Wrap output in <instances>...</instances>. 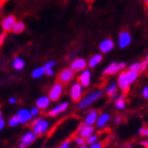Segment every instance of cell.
I'll list each match as a JSON object with an SVG mask.
<instances>
[{
	"label": "cell",
	"mask_w": 148,
	"mask_h": 148,
	"mask_svg": "<svg viewBox=\"0 0 148 148\" xmlns=\"http://www.w3.org/2000/svg\"><path fill=\"white\" fill-rule=\"evenodd\" d=\"M139 134L142 136H147V127H141L139 129Z\"/></svg>",
	"instance_id": "cell-33"
},
{
	"label": "cell",
	"mask_w": 148,
	"mask_h": 148,
	"mask_svg": "<svg viewBox=\"0 0 148 148\" xmlns=\"http://www.w3.org/2000/svg\"><path fill=\"white\" fill-rule=\"evenodd\" d=\"M37 139V136L33 131H28L25 132L23 136L20 138V142H19L18 148H27L31 144L35 142V140Z\"/></svg>",
	"instance_id": "cell-9"
},
{
	"label": "cell",
	"mask_w": 148,
	"mask_h": 148,
	"mask_svg": "<svg viewBox=\"0 0 148 148\" xmlns=\"http://www.w3.org/2000/svg\"><path fill=\"white\" fill-rule=\"evenodd\" d=\"M89 148H105V147H104V145H103V143L97 141L96 143H94V144H92V145H90Z\"/></svg>",
	"instance_id": "cell-34"
},
{
	"label": "cell",
	"mask_w": 148,
	"mask_h": 148,
	"mask_svg": "<svg viewBox=\"0 0 148 148\" xmlns=\"http://www.w3.org/2000/svg\"><path fill=\"white\" fill-rule=\"evenodd\" d=\"M70 145H71V141L70 140H66L57 148H70Z\"/></svg>",
	"instance_id": "cell-32"
},
{
	"label": "cell",
	"mask_w": 148,
	"mask_h": 148,
	"mask_svg": "<svg viewBox=\"0 0 148 148\" xmlns=\"http://www.w3.org/2000/svg\"><path fill=\"white\" fill-rule=\"evenodd\" d=\"M74 76H75V73L69 67V68L62 69V71L59 72L57 79H58V83H60L62 85L65 86V85H68L69 83H71L72 80L74 79Z\"/></svg>",
	"instance_id": "cell-8"
},
{
	"label": "cell",
	"mask_w": 148,
	"mask_h": 148,
	"mask_svg": "<svg viewBox=\"0 0 148 148\" xmlns=\"http://www.w3.org/2000/svg\"><path fill=\"white\" fill-rule=\"evenodd\" d=\"M25 23L22 21H17L15 23V25H14V28H13L12 32L13 33H15V34H20V33H22V32L25 31Z\"/></svg>",
	"instance_id": "cell-26"
},
{
	"label": "cell",
	"mask_w": 148,
	"mask_h": 148,
	"mask_svg": "<svg viewBox=\"0 0 148 148\" xmlns=\"http://www.w3.org/2000/svg\"><path fill=\"white\" fill-rule=\"evenodd\" d=\"M79 148H89L87 145H83V146H79Z\"/></svg>",
	"instance_id": "cell-42"
},
{
	"label": "cell",
	"mask_w": 148,
	"mask_h": 148,
	"mask_svg": "<svg viewBox=\"0 0 148 148\" xmlns=\"http://www.w3.org/2000/svg\"><path fill=\"white\" fill-rule=\"evenodd\" d=\"M145 60H146V62L148 64V52H147V54H146V58H145Z\"/></svg>",
	"instance_id": "cell-43"
},
{
	"label": "cell",
	"mask_w": 148,
	"mask_h": 148,
	"mask_svg": "<svg viewBox=\"0 0 148 148\" xmlns=\"http://www.w3.org/2000/svg\"><path fill=\"white\" fill-rule=\"evenodd\" d=\"M69 102L68 101H65V102H62L59 103V104H57L56 106H54L51 110H49V112H48V115L51 117H55L57 116V115H59V114H62V112H65L67 109L69 108Z\"/></svg>",
	"instance_id": "cell-11"
},
{
	"label": "cell",
	"mask_w": 148,
	"mask_h": 148,
	"mask_svg": "<svg viewBox=\"0 0 148 148\" xmlns=\"http://www.w3.org/2000/svg\"><path fill=\"white\" fill-rule=\"evenodd\" d=\"M4 126H5V122H4V120H3L2 117H0V131L4 128Z\"/></svg>",
	"instance_id": "cell-40"
},
{
	"label": "cell",
	"mask_w": 148,
	"mask_h": 148,
	"mask_svg": "<svg viewBox=\"0 0 148 148\" xmlns=\"http://www.w3.org/2000/svg\"><path fill=\"white\" fill-rule=\"evenodd\" d=\"M0 117H1V111H0Z\"/></svg>",
	"instance_id": "cell-46"
},
{
	"label": "cell",
	"mask_w": 148,
	"mask_h": 148,
	"mask_svg": "<svg viewBox=\"0 0 148 148\" xmlns=\"http://www.w3.org/2000/svg\"><path fill=\"white\" fill-rule=\"evenodd\" d=\"M141 146L144 148H148V139H145V140H142L141 142H140Z\"/></svg>",
	"instance_id": "cell-37"
},
{
	"label": "cell",
	"mask_w": 148,
	"mask_h": 148,
	"mask_svg": "<svg viewBox=\"0 0 148 148\" xmlns=\"http://www.w3.org/2000/svg\"><path fill=\"white\" fill-rule=\"evenodd\" d=\"M114 107L117 110H124L126 108V99L125 95H119L115 99V103H114Z\"/></svg>",
	"instance_id": "cell-23"
},
{
	"label": "cell",
	"mask_w": 148,
	"mask_h": 148,
	"mask_svg": "<svg viewBox=\"0 0 148 148\" xmlns=\"http://www.w3.org/2000/svg\"><path fill=\"white\" fill-rule=\"evenodd\" d=\"M12 66L16 71H21V70H23V68H25V62L21 57H15L12 62Z\"/></svg>",
	"instance_id": "cell-24"
},
{
	"label": "cell",
	"mask_w": 148,
	"mask_h": 148,
	"mask_svg": "<svg viewBox=\"0 0 148 148\" xmlns=\"http://www.w3.org/2000/svg\"><path fill=\"white\" fill-rule=\"evenodd\" d=\"M109 121H110V114L109 113L104 112V113L99 114V117H97L96 123H95L96 128H99V129H103V128H105V127L108 125Z\"/></svg>",
	"instance_id": "cell-20"
},
{
	"label": "cell",
	"mask_w": 148,
	"mask_h": 148,
	"mask_svg": "<svg viewBox=\"0 0 148 148\" xmlns=\"http://www.w3.org/2000/svg\"><path fill=\"white\" fill-rule=\"evenodd\" d=\"M70 99L73 101V102L77 103L79 101L82 97H83V94H84V87L80 85L78 82L76 83H73L70 87Z\"/></svg>",
	"instance_id": "cell-7"
},
{
	"label": "cell",
	"mask_w": 148,
	"mask_h": 148,
	"mask_svg": "<svg viewBox=\"0 0 148 148\" xmlns=\"http://www.w3.org/2000/svg\"><path fill=\"white\" fill-rule=\"evenodd\" d=\"M50 104H51V101L48 95H42L36 99V107L39 110H47L50 107Z\"/></svg>",
	"instance_id": "cell-21"
},
{
	"label": "cell",
	"mask_w": 148,
	"mask_h": 148,
	"mask_svg": "<svg viewBox=\"0 0 148 148\" xmlns=\"http://www.w3.org/2000/svg\"><path fill=\"white\" fill-rule=\"evenodd\" d=\"M43 75H46V70L43 67H38V68L34 69L33 71H32V77L33 78H40V77H42Z\"/></svg>",
	"instance_id": "cell-25"
},
{
	"label": "cell",
	"mask_w": 148,
	"mask_h": 148,
	"mask_svg": "<svg viewBox=\"0 0 148 148\" xmlns=\"http://www.w3.org/2000/svg\"><path fill=\"white\" fill-rule=\"evenodd\" d=\"M16 22H17V19H16L15 16H6L5 18H3L2 21H1V29L3 30L4 33H8V32L12 31Z\"/></svg>",
	"instance_id": "cell-13"
},
{
	"label": "cell",
	"mask_w": 148,
	"mask_h": 148,
	"mask_svg": "<svg viewBox=\"0 0 148 148\" xmlns=\"http://www.w3.org/2000/svg\"><path fill=\"white\" fill-rule=\"evenodd\" d=\"M62 93H64V85H62L60 83H55L49 90V99L51 102H56L62 97Z\"/></svg>",
	"instance_id": "cell-6"
},
{
	"label": "cell",
	"mask_w": 148,
	"mask_h": 148,
	"mask_svg": "<svg viewBox=\"0 0 148 148\" xmlns=\"http://www.w3.org/2000/svg\"><path fill=\"white\" fill-rule=\"evenodd\" d=\"M99 141V136L97 134H95V133H93V134H91V136H89V138H87L86 139V145H92V144H94V143H96Z\"/></svg>",
	"instance_id": "cell-27"
},
{
	"label": "cell",
	"mask_w": 148,
	"mask_h": 148,
	"mask_svg": "<svg viewBox=\"0 0 148 148\" xmlns=\"http://www.w3.org/2000/svg\"><path fill=\"white\" fill-rule=\"evenodd\" d=\"M121 122H122V119H121L120 116H116L115 119H114V123L115 124H120Z\"/></svg>",
	"instance_id": "cell-41"
},
{
	"label": "cell",
	"mask_w": 148,
	"mask_h": 148,
	"mask_svg": "<svg viewBox=\"0 0 148 148\" xmlns=\"http://www.w3.org/2000/svg\"><path fill=\"white\" fill-rule=\"evenodd\" d=\"M54 69L51 68V69H47L46 70V75H48V76H52V75H54Z\"/></svg>",
	"instance_id": "cell-36"
},
{
	"label": "cell",
	"mask_w": 148,
	"mask_h": 148,
	"mask_svg": "<svg viewBox=\"0 0 148 148\" xmlns=\"http://www.w3.org/2000/svg\"><path fill=\"white\" fill-rule=\"evenodd\" d=\"M144 1H145V4H146V5L148 6V0H144Z\"/></svg>",
	"instance_id": "cell-44"
},
{
	"label": "cell",
	"mask_w": 148,
	"mask_h": 148,
	"mask_svg": "<svg viewBox=\"0 0 148 148\" xmlns=\"http://www.w3.org/2000/svg\"><path fill=\"white\" fill-rule=\"evenodd\" d=\"M148 136V128H147V136Z\"/></svg>",
	"instance_id": "cell-45"
},
{
	"label": "cell",
	"mask_w": 148,
	"mask_h": 148,
	"mask_svg": "<svg viewBox=\"0 0 148 148\" xmlns=\"http://www.w3.org/2000/svg\"><path fill=\"white\" fill-rule=\"evenodd\" d=\"M8 124H9V126H11V127H16L17 125H19V121H18L17 115H13V116L10 117Z\"/></svg>",
	"instance_id": "cell-28"
},
{
	"label": "cell",
	"mask_w": 148,
	"mask_h": 148,
	"mask_svg": "<svg viewBox=\"0 0 148 148\" xmlns=\"http://www.w3.org/2000/svg\"><path fill=\"white\" fill-rule=\"evenodd\" d=\"M77 133H78V136L87 139V138H89L91 134L94 133V126H88V125L83 123L79 127H78Z\"/></svg>",
	"instance_id": "cell-17"
},
{
	"label": "cell",
	"mask_w": 148,
	"mask_h": 148,
	"mask_svg": "<svg viewBox=\"0 0 148 148\" xmlns=\"http://www.w3.org/2000/svg\"><path fill=\"white\" fill-rule=\"evenodd\" d=\"M107 95L110 97L111 99H115L119 96V86H117L116 82H111L110 84L107 85L105 89Z\"/></svg>",
	"instance_id": "cell-16"
},
{
	"label": "cell",
	"mask_w": 148,
	"mask_h": 148,
	"mask_svg": "<svg viewBox=\"0 0 148 148\" xmlns=\"http://www.w3.org/2000/svg\"><path fill=\"white\" fill-rule=\"evenodd\" d=\"M142 96L145 99H148V86H145L142 90Z\"/></svg>",
	"instance_id": "cell-35"
},
{
	"label": "cell",
	"mask_w": 148,
	"mask_h": 148,
	"mask_svg": "<svg viewBox=\"0 0 148 148\" xmlns=\"http://www.w3.org/2000/svg\"><path fill=\"white\" fill-rule=\"evenodd\" d=\"M125 69H126V64L125 62H112L103 70V75H105V76L115 75V74H119L122 71H124Z\"/></svg>",
	"instance_id": "cell-4"
},
{
	"label": "cell",
	"mask_w": 148,
	"mask_h": 148,
	"mask_svg": "<svg viewBox=\"0 0 148 148\" xmlns=\"http://www.w3.org/2000/svg\"><path fill=\"white\" fill-rule=\"evenodd\" d=\"M74 142L76 144L77 146H83V145H86V139L83 138V136H77L75 139H74Z\"/></svg>",
	"instance_id": "cell-29"
},
{
	"label": "cell",
	"mask_w": 148,
	"mask_h": 148,
	"mask_svg": "<svg viewBox=\"0 0 148 148\" xmlns=\"http://www.w3.org/2000/svg\"><path fill=\"white\" fill-rule=\"evenodd\" d=\"M139 75L136 72H133L131 70H124L121 73H119V76H117V86H119V89L122 91L123 93H127L129 91L130 87L133 83H136L138 78H139Z\"/></svg>",
	"instance_id": "cell-1"
},
{
	"label": "cell",
	"mask_w": 148,
	"mask_h": 148,
	"mask_svg": "<svg viewBox=\"0 0 148 148\" xmlns=\"http://www.w3.org/2000/svg\"><path fill=\"white\" fill-rule=\"evenodd\" d=\"M148 67V64L146 62V60H143V62H132L131 65L128 67L129 70L133 72H136L138 74L140 73H143V72L146 71V69Z\"/></svg>",
	"instance_id": "cell-19"
},
{
	"label": "cell",
	"mask_w": 148,
	"mask_h": 148,
	"mask_svg": "<svg viewBox=\"0 0 148 148\" xmlns=\"http://www.w3.org/2000/svg\"><path fill=\"white\" fill-rule=\"evenodd\" d=\"M103 93L104 91L103 90H94V91H91L89 92L88 94L86 95H84L82 99L77 102V109H85V108H88L89 106H91L92 104L96 102V101H99L101 97L103 96Z\"/></svg>",
	"instance_id": "cell-2"
},
{
	"label": "cell",
	"mask_w": 148,
	"mask_h": 148,
	"mask_svg": "<svg viewBox=\"0 0 148 148\" xmlns=\"http://www.w3.org/2000/svg\"><path fill=\"white\" fill-rule=\"evenodd\" d=\"M32 131L36 134V136H41L48 132V130L51 127V123L46 119H41V117H35L34 121L32 122Z\"/></svg>",
	"instance_id": "cell-3"
},
{
	"label": "cell",
	"mask_w": 148,
	"mask_h": 148,
	"mask_svg": "<svg viewBox=\"0 0 148 148\" xmlns=\"http://www.w3.org/2000/svg\"><path fill=\"white\" fill-rule=\"evenodd\" d=\"M16 115H17V117H18L19 124H21V125L30 123V122L32 121V119H33L31 113H30V110H28V109H25V108L19 109Z\"/></svg>",
	"instance_id": "cell-14"
},
{
	"label": "cell",
	"mask_w": 148,
	"mask_h": 148,
	"mask_svg": "<svg viewBox=\"0 0 148 148\" xmlns=\"http://www.w3.org/2000/svg\"><path fill=\"white\" fill-rule=\"evenodd\" d=\"M87 60L85 58H82V57H77V58L73 59L70 65V69L74 73H79L83 70L87 69Z\"/></svg>",
	"instance_id": "cell-10"
},
{
	"label": "cell",
	"mask_w": 148,
	"mask_h": 148,
	"mask_svg": "<svg viewBox=\"0 0 148 148\" xmlns=\"http://www.w3.org/2000/svg\"><path fill=\"white\" fill-rule=\"evenodd\" d=\"M102 62H103V54L102 53L94 54V55H93L92 57L87 62V66H88L89 68L93 69V68H95L97 65H99Z\"/></svg>",
	"instance_id": "cell-22"
},
{
	"label": "cell",
	"mask_w": 148,
	"mask_h": 148,
	"mask_svg": "<svg viewBox=\"0 0 148 148\" xmlns=\"http://www.w3.org/2000/svg\"><path fill=\"white\" fill-rule=\"evenodd\" d=\"M56 65V62H54V60H50V62H46L45 64V66H42L43 68H45V70H47V69H51V68H54V66Z\"/></svg>",
	"instance_id": "cell-31"
},
{
	"label": "cell",
	"mask_w": 148,
	"mask_h": 148,
	"mask_svg": "<svg viewBox=\"0 0 148 148\" xmlns=\"http://www.w3.org/2000/svg\"><path fill=\"white\" fill-rule=\"evenodd\" d=\"M99 111L95 110V109H93V110H90L88 113L86 114V116H85V121H84V124H86L88 126H93V125H95L96 123V120H97V117H99Z\"/></svg>",
	"instance_id": "cell-18"
},
{
	"label": "cell",
	"mask_w": 148,
	"mask_h": 148,
	"mask_svg": "<svg viewBox=\"0 0 148 148\" xmlns=\"http://www.w3.org/2000/svg\"><path fill=\"white\" fill-rule=\"evenodd\" d=\"M30 113H31L32 117H33V119H35V117H38V116H39L40 110L38 108H37L36 106H34V107H32V108L30 109Z\"/></svg>",
	"instance_id": "cell-30"
},
{
	"label": "cell",
	"mask_w": 148,
	"mask_h": 148,
	"mask_svg": "<svg viewBox=\"0 0 148 148\" xmlns=\"http://www.w3.org/2000/svg\"><path fill=\"white\" fill-rule=\"evenodd\" d=\"M132 42V36L129 32L126 30H122L117 36V46L121 49H126Z\"/></svg>",
	"instance_id": "cell-5"
},
{
	"label": "cell",
	"mask_w": 148,
	"mask_h": 148,
	"mask_svg": "<svg viewBox=\"0 0 148 148\" xmlns=\"http://www.w3.org/2000/svg\"><path fill=\"white\" fill-rule=\"evenodd\" d=\"M9 103L11 104V105H15L16 103H17V99H16V97L12 96V97H10L9 99Z\"/></svg>",
	"instance_id": "cell-39"
},
{
	"label": "cell",
	"mask_w": 148,
	"mask_h": 148,
	"mask_svg": "<svg viewBox=\"0 0 148 148\" xmlns=\"http://www.w3.org/2000/svg\"><path fill=\"white\" fill-rule=\"evenodd\" d=\"M114 48V41L111 38H105L103 39L99 45V49L102 54L111 52Z\"/></svg>",
	"instance_id": "cell-15"
},
{
	"label": "cell",
	"mask_w": 148,
	"mask_h": 148,
	"mask_svg": "<svg viewBox=\"0 0 148 148\" xmlns=\"http://www.w3.org/2000/svg\"><path fill=\"white\" fill-rule=\"evenodd\" d=\"M5 36H6L5 33H2V34H0V48H1V46H2L3 42H4V39H5Z\"/></svg>",
	"instance_id": "cell-38"
},
{
	"label": "cell",
	"mask_w": 148,
	"mask_h": 148,
	"mask_svg": "<svg viewBox=\"0 0 148 148\" xmlns=\"http://www.w3.org/2000/svg\"><path fill=\"white\" fill-rule=\"evenodd\" d=\"M77 82L84 87V88H88L91 84V71L89 69H85L82 72H79L78 77H77Z\"/></svg>",
	"instance_id": "cell-12"
}]
</instances>
